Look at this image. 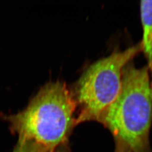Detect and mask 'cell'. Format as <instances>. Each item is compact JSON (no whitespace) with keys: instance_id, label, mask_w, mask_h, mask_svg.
Returning a JSON list of instances; mask_svg holds the SVG:
<instances>
[{"instance_id":"1","label":"cell","mask_w":152,"mask_h":152,"mask_svg":"<svg viewBox=\"0 0 152 152\" xmlns=\"http://www.w3.org/2000/svg\"><path fill=\"white\" fill-rule=\"evenodd\" d=\"M76 105L71 90L63 82L41 87L27 106L4 117L18 144L37 152H56L64 145L76 126Z\"/></svg>"},{"instance_id":"2","label":"cell","mask_w":152,"mask_h":152,"mask_svg":"<svg viewBox=\"0 0 152 152\" xmlns=\"http://www.w3.org/2000/svg\"><path fill=\"white\" fill-rule=\"evenodd\" d=\"M98 122L112 133L118 152H151L152 82L147 65L137 68L131 61L125 66L120 92Z\"/></svg>"},{"instance_id":"3","label":"cell","mask_w":152,"mask_h":152,"mask_svg":"<svg viewBox=\"0 0 152 152\" xmlns=\"http://www.w3.org/2000/svg\"><path fill=\"white\" fill-rule=\"evenodd\" d=\"M140 53L139 42L124 50H115L87 67L71 91L78 109L76 126L85 122H98L120 92L124 67Z\"/></svg>"},{"instance_id":"4","label":"cell","mask_w":152,"mask_h":152,"mask_svg":"<svg viewBox=\"0 0 152 152\" xmlns=\"http://www.w3.org/2000/svg\"><path fill=\"white\" fill-rule=\"evenodd\" d=\"M140 16L142 31L140 41L141 53L147 60L152 82V1H140Z\"/></svg>"},{"instance_id":"5","label":"cell","mask_w":152,"mask_h":152,"mask_svg":"<svg viewBox=\"0 0 152 152\" xmlns=\"http://www.w3.org/2000/svg\"><path fill=\"white\" fill-rule=\"evenodd\" d=\"M12 152H37L32 149H31L27 147L23 146L21 145H19L17 144L15 149H14V151Z\"/></svg>"},{"instance_id":"6","label":"cell","mask_w":152,"mask_h":152,"mask_svg":"<svg viewBox=\"0 0 152 152\" xmlns=\"http://www.w3.org/2000/svg\"><path fill=\"white\" fill-rule=\"evenodd\" d=\"M56 152H71L68 148L66 147V145H64L63 147L60 148L59 149H58Z\"/></svg>"}]
</instances>
